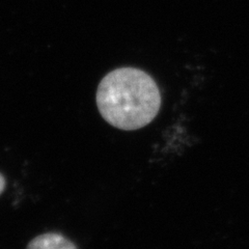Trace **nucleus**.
Here are the masks:
<instances>
[{"label": "nucleus", "mask_w": 249, "mask_h": 249, "mask_svg": "<svg viewBox=\"0 0 249 249\" xmlns=\"http://www.w3.org/2000/svg\"><path fill=\"white\" fill-rule=\"evenodd\" d=\"M4 186H5V181H4L3 177H2L1 175H0V193H1V192L3 191Z\"/></svg>", "instance_id": "3"}, {"label": "nucleus", "mask_w": 249, "mask_h": 249, "mask_svg": "<svg viewBox=\"0 0 249 249\" xmlns=\"http://www.w3.org/2000/svg\"><path fill=\"white\" fill-rule=\"evenodd\" d=\"M27 249H77L71 241L59 233L48 232L35 238Z\"/></svg>", "instance_id": "2"}, {"label": "nucleus", "mask_w": 249, "mask_h": 249, "mask_svg": "<svg viewBox=\"0 0 249 249\" xmlns=\"http://www.w3.org/2000/svg\"><path fill=\"white\" fill-rule=\"evenodd\" d=\"M97 105L111 126L133 131L145 127L157 116L161 95L157 83L142 70L120 68L100 82Z\"/></svg>", "instance_id": "1"}]
</instances>
